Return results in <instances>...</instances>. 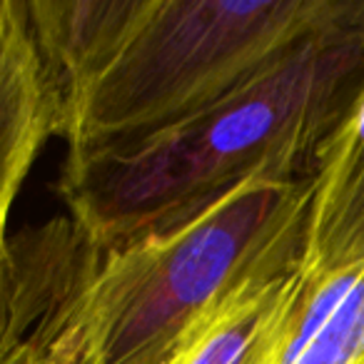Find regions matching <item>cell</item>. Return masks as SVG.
Masks as SVG:
<instances>
[{"mask_svg": "<svg viewBox=\"0 0 364 364\" xmlns=\"http://www.w3.org/2000/svg\"><path fill=\"white\" fill-rule=\"evenodd\" d=\"M364 85V0L203 112L127 145L68 155L60 198L92 247L188 225L252 182L309 180Z\"/></svg>", "mask_w": 364, "mask_h": 364, "instance_id": "obj_1", "label": "cell"}, {"mask_svg": "<svg viewBox=\"0 0 364 364\" xmlns=\"http://www.w3.org/2000/svg\"><path fill=\"white\" fill-rule=\"evenodd\" d=\"M68 155L203 112L332 21L342 0H26Z\"/></svg>", "mask_w": 364, "mask_h": 364, "instance_id": "obj_2", "label": "cell"}, {"mask_svg": "<svg viewBox=\"0 0 364 364\" xmlns=\"http://www.w3.org/2000/svg\"><path fill=\"white\" fill-rule=\"evenodd\" d=\"M309 203V180L252 182L165 235L92 247L38 344L58 364H167L228 297L304 267Z\"/></svg>", "mask_w": 364, "mask_h": 364, "instance_id": "obj_3", "label": "cell"}, {"mask_svg": "<svg viewBox=\"0 0 364 364\" xmlns=\"http://www.w3.org/2000/svg\"><path fill=\"white\" fill-rule=\"evenodd\" d=\"M60 127V92L26 0H0V218L8 220L38 152Z\"/></svg>", "mask_w": 364, "mask_h": 364, "instance_id": "obj_4", "label": "cell"}, {"mask_svg": "<svg viewBox=\"0 0 364 364\" xmlns=\"http://www.w3.org/2000/svg\"><path fill=\"white\" fill-rule=\"evenodd\" d=\"M304 269L327 272L364 259V85L324 142L309 177Z\"/></svg>", "mask_w": 364, "mask_h": 364, "instance_id": "obj_5", "label": "cell"}, {"mask_svg": "<svg viewBox=\"0 0 364 364\" xmlns=\"http://www.w3.org/2000/svg\"><path fill=\"white\" fill-rule=\"evenodd\" d=\"M272 364H364V259L302 269Z\"/></svg>", "mask_w": 364, "mask_h": 364, "instance_id": "obj_6", "label": "cell"}, {"mask_svg": "<svg viewBox=\"0 0 364 364\" xmlns=\"http://www.w3.org/2000/svg\"><path fill=\"white\" fill-rule=\"evenodd\" d=\"M302 269L235 292L198 324L167 364H272Z\"/></svg>", "mask_w": 364, "mask_h": 364, "instance_id": "obj_7", "label": "cell"}, {"mask_svg": "<svg viewBox=\"0 0 364 364\" xmlns=\"http://www.w3.org/2000/svg\"><path fill=\"white\" fill-rule=\"evenodd\" d=\"M16 344L21 337V262L16 245L6 235V218H0V354Z\"/></svg>", "mask_w": 364, "mask_h": 364, "instance_id": "obj_8", "label": "cell"}, {"mask_svg": "<svg viewBox=\"0 0 364 364\" xmlns=\"http://www.w3.org/2000/svg\"><path fill=\"white\" fill-rule=\"evenodd\" d=\"M0 364H58V362L48 354V349L41 347V344L23 342L0 354Z\"/></svg>", "mask_w": 364, "mask_h": 364, "instance_id": "obj_9", "label": "cell"}]
</instances>
